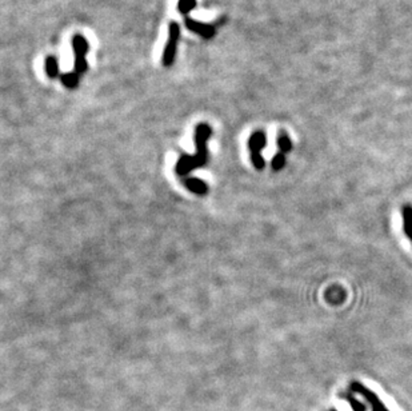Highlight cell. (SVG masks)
<instances>
[{"instance_id": "6", "label": "cell", "mask_w": 412, "mask_h": 411, "mask_svg": "<svg viewBox=\"0 0 412 411\" xmlns=\"http://www.w3.org/2000/svg\"><path fill=\"white\" fill-rule=\"evenodd\" d=\"M184 23H186V27L188 28V30H191V31L197 34V35H200L204 39H211L215 35V26H212V24L196 22V20H193V19L188 18V16H186Z\"/></svg>"}, {"instance_id": "2", "label": "cell", "mask_w": 412, "mask_h": 411, "mask_svg": "<svg viewBox=\"0 0 412 411\" xmlns=\"http://www.w3.org/2000/svg\"><path fill=\"white\" fill-rule=\"evenodd\" d=\"M267 146V136L265 132L262 130H258L251 135L250 140H248V147H250V152H251V160L254 167L256 170H263L265 167V160L263 159L260 151L264 149Z\"/></svg>"}, {"instance_id": "13", "label": "cell", "mask_w": 412, "mask_h": 411, "mask_svg": "<svg viewBox=\"0 0 412 411\" xmlns=\"http://www.w3.org/2000/svg\"><path fill=\"white\" fill-rule=\"evenodd\" d=\"M196 7V0H179L178 1V11L183 15L189 14Z\"/></svg>"}, {"instance_id": "14", "label": "cell", "mask_w": 412, "mask_h": 411, "mask_svg": "<svg viewBox=\"0 0 412 411\" xmlns=\"http://www.w3.org/2000/svg\"><path fill=\"white\" fill-rule=\"evenodd\" d=\"M271 164H272V168L275 170V171H280V170H283L284 166H286V154H283V152H278V154L275 155V156L272 158Z\"/></svg>"}, {"instance_id": "10", "label": "cell", "mask_w": 412, "mask_h": 411, "mask_svg": "<svg viewBox=\"0 0 412 411\" xmlns=\"http://www.w3.org/2000/svg\"><path fill=\"white\" fill-rule=\"evenodd\" d=\"M278 146H279V149H280V152H283V154H287V152H290V151L292 149L291 139H290V136L287 135L284 131H282L280 134H279Z\"/></svg>"}, {"instance_id": "9", "label": "cell", "mask_w": 412, "mask_h": 411, "mask_svg": "<svg viewBox=\"0 0 412 411\" xmlns=\"http://www.w3.org/2000/svg\"><path fill=\"white\" fill-rule=\"evenodd\" d=\"M45 73L51 79H54L59 75L58 60L55 56H47V59H45Z\"/></svg>"}, {"instance_id": "1", "label": "cell", "mask_w": 412, "mask_h": 411, "mask_svg": "<svg viewBox=\"0 0 412 411\" xmlns=\"http://www.w3.org/2000/svg\"><path fill=\"white\" fill-rule=\"evenodd\" d=\"M212 135V130L208 124H199L195 131V143H196V155H182L176 163L175 171L179 176H187L195 168L204 167L208 162V151H207V140Z\"/></svg>"}, {"instance_id": "5", "label": "cell", "mask_w": 412, "mask_h": 411, "mask_svg": "<svg viewBox=\"0 0 412 411\" xmlns=\"http://www.w3.org/2000/svg\"><path fill=\"white\" fill-rule=\"evenodd\" d=\"M349 390L354 391V393L360 394V395L371 405L372 411H388V409L384 406V403L381 402L376 394L374 393L372 390L367 389L364 384L359 383V382H352L351 386H349Z\"/></svg>"}, {"instance_id": "3", "label": "cell", "mask_w": 412, "mask_h": 411, "mask_svg": "<svg viewBox=\"0 0 412 411\" xmlns=\"http://www.w3.org/2000/svg\"><path fill=\"white\" fill-rule=\"evenodd\" d=\"M72 48L75 52V73L84 74L88 68L87 64V52H88V41L85 40L84 37H81L80 34H76L72 37Z\"/></svg>"}, {"instance_id": "15", "label": "cell", "mask_w": 412, "mask_h": 411, "mask_svg": "<svg viewBox=\"0 0 412 411\" xmlns=\"http://www.w3.org/2000/svg\"><path fill=\"white\" fill-rule=\"evenodd\" d=\"M330 411H337V410H335V409H332V410H330Z\"/></svg>"}, {"instance_id": "8", "label": "cell", "mask_w": 412, "mask_h": 411, "mask_svg": "<svg viewBox=\"0 0 412 411\" xmlns=\"http://www.w3.org/2000/svg\"><path fill=\"white\" fill-rule=\"evenodd\" d=\"M402 217H403V230L408 239L412 242V206L406 204L402 207Z\"/></svg>"}, {"instance_id": "12", "label": "cell", "mask_w": 412, "mask_h": 411, "mask_svg": "<svg viewBox=\"0 0 412 411\" xmlns=\"http://www.w3.org/2000/svg\"><path fill=\"white\" fill-rule=\"evenodd\" d=\"M341 397L349 403V406L352 407L354 411H367V406L360 402V401H358L354 395H351L349 393H341Z\"/></svg>"}, {"instance_id": "11", "label": "cell", "mask_w": 412, "mask_h": 411, "mask_svg": "<svg viewBox=\"0 0 412 411\" xmlns=\"http://www.w3.org/2000/svg\"><path fill=\"white\" fill-rule=\"evenodd\" d=\"M60 79H62V83H63L64 86L67 87V88H76L77 84H79V79H80V77H79V74L68 73V74L62 75Z\"/></svg>"}, {"instance_id": "4", "label": "cell", "mask_w": 412, "mask_h": 411, "mask_svg": "<svg viewBox=\"0 0 412 411\" xmlns=\"http://www.w3.org/2000/svg\"><path fill=\"white\" fill-rule=\"evenodd\" d=\"M180 37V27L178 23H170V28H168V40H167L166 48H164V54H163V64L166 67H170L171 64L174 63L175 55H176V45L179 41Z\"/></svg>"}, {"instance_id": "7", "label": "cell", "mask_w": 412, "mask_h": 411, "mask_svg": "<svg viewBox=\"0 0 412 411\" xmlns=\"http://www.w3.org/2000/svg\"><path fill=\"white\" fill-rule=\"evenodd\" d=\"M184 186L191 192L196 195H206L207 191H208V186H207L206 182H203L202 179H197V178H187V179H184Z\"/></svg>"}]
</instances>
